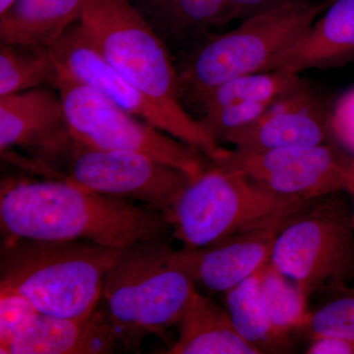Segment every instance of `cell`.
Here are the masks:
<instances>
[{"label": "cell", "instance_id": "obj_1", "mask_svg": "<svg viewBox=\"0 0 354 354\" xmlns=\"http://www.w3.org/2000/svg\"><path fill=\"white\" fill-rule=\"evenodd\" d=\"M0 227L6 241H88L124 249L164 239L171 225L162 212L64 179L9 178L1 183Z\"/></svg>", "mask_w": 354, "mask_h": 354}, {"label": "cell", "instance_id": "obj_2", "mask_svg": "<svg viewBox=\"0 0 354 354\" xmlns=\"http://www.w3.org/2000/svg\"><path fill=\"white\" fill-rule=\"evenodd\" d=\"M121 251L88 241H4L0 291L26 298L39 313L85 318L97 309Z\"/></svg>", "mask_w": 354, "mask_h": 354}, {"label": "cell", "instance_id": "obj_3", "mask_svg": "<svg viewBox=\"0 0 354 354\" xmlns=\"http://www.w3.org/2000/svg\"><path fill=\"white\" fill-rule=\"evenodd\" d=\"M330 1L290 2L247 17L232 31L203 39L177 67L183 106L236 77L272 71Z\"/></svg>", "mask_w": 354, "mask_h": 354}, {"label": "cell", "instance_id": "obj_4", "mask_svg": "<svg viewBox=\"0 0 354 354\" xmlns=\"http://www.w3.org/2000/svg\"><path fill=\"white\" fill-rule=\"evenodd\" d=\"M172 252L164 239L140 242L122 249L104 277L102 311L128 351L178 324L198 291Z\"/></svg>", "mask_w": 354, "mask_h": 354}, {"label": "cell", "instance_id": "obj_5", "mask_svg": "<svg viewBox=\"0 0 354 354\" xmlns=\"http://www.w3.org/2000/svg\"><path fill=\"white\" fill-rule=\"evenodd\" d=\"M310 202L277 194L213 162L191 178L165 214L185 248H204L263 223L297 215Z\"/></svg>", "mask_w": 354, "mask_h": 354}, {"label": "cell", "instance_id": "obj_6", "mask_svg": "<svg viewBox=\"0 0 354 354\" xmlns=\"http://www.w3.org/2000/svg\"><path fill=\"white\" fill-rule=\"evenodd\" d=\"M79 26L120 75L172 113L190 115L169 46L129 0H88Z\"/></svg>", "mask_w": 354, "mask_h": 354}, {"label": "cell", "instance_id": "obj_7", "mask_svg": "<svg viewBox=\"0 0 354 354\" xmlns=\"http://www.w3.org/2000/svg\"><path fill=\"white\" fill-rule=\"evenodd\" d=\"M270 263L309 295L342 290L354 277L351 208L330 199L298 213L279 232Z\"/></svg>", "mask_w": 354, "mask_h": 354}, {"label": "cell", "instance_id": "obj_8", "mask_svg": "<svg viewBox=\"0 0 354 354\" xmlns=\"http://www.w3.org/2000/svg\"><path fill=\"white\" fill-rule=\"evenodd\" d=\"M55 88L76 143L104 150L145 153L180 169L191 178L208 167L209 158L199 149L135 118L90 86L59 78Z\"/></svg>", "mask_w": 354, "mask_h": 354}, {"label": "cell", "instance_id": "obj_9", "mask_svg": "<svg viewBox=\"0 0 354 354\" xmlns=\"http://www.w3.org/2000/svg\"><path fill=\"white\" fill-rule=\"evenodd\" d=\"M50 51L57 64L58 79H72L90 86L135 118L199 149L209 160L218 155L221 147L198 120L172 113L120 75L88 41L79 22Z\"/></svg>", "mask_w": 354, "mask_h": 354}, {"label": "cell", "instance_id": "obj_10", "mask_svg": "<svg viewBox=\"0 0 354 354\" xmlns=\"http://www.w3.org/2000/svg\"><path fill=\"white\" fill-rule=\"evenodd\" d=\"M211 162L277 194L308 202L346 192L354 183V156L332 142L259 153L221 148Z\"/></svg>", "mask_w": 354, "mask_h": 354}, {"label": "cell", "instance_id": "obj_11", "mask_svg": "<svg viewBox=\"0 0 354 354\" xmlns=\"http://www.w3.org/2000/svg\"><path fill=\"white\" fill-rule=\"evenodd\" d=\"M64 179L93 192L145 203L165 214L191 177L145 153L91 148L74 141Z\"/></svg>", "mask_w": 354, "mask_h": 354}, {"label": "cell", "instance_id": "obj_12", "mask_svg": "<svg viewBox=\"0 0 354 354\" xmlns=\"http://www.w3.org/2000/svg\"><path fill=\"white\" fill-rule=\"evenodd\" d=\"M74 140L59 93L44 86L0 97V151L31 156L28 169L57 177L68 162Z\"/></svg>", "mask_w": 354, "mask_h": 354}, {"label": "cell", "instance_id": "obj_13", "mask_svg": "<svg viewBox=\"0 0 354 354\" xmlns=\"http://www.w3.org/2000/svg\"><path fill=\"white\" fill-rule=\"evenodd\" d=\"M330 111L322 95L304 79L257 120L232 132L225 142L248 153L330 143Z\"/></svg>", "mask_w": 354, "mask_h": 354}, {"label": "cell", "instance_id": "obj_14", "mask_svg": "<svg viewBox=\"0 0 354 354\" xmlns=\"http://www.w3.org/2000/svg\"><path fill=\"white\" fill-rule=\"evenodd\" d=\"M295 216L274 218L216 245L197 249L183 247L174 250L172 259L190 274L196 285L225 293L270 262L279 232Z\"/></svg>", "mask_w": 354, "mask_h": 354}, {"label": "cell", "instance_id": "obj_15", "mask_svg": "<svg viewBox=\"0 0 354 354\" xmlns=\"http://www.w3.org/2000/svg\"><path fill=\"white\" fill-rule=\"evenodd\" d=\"M120 344L106 313L97 309L85 318H62L37 313L1 354H102Z\"/></svg>", "mask_w": 354, "mask_h": 354}, {"label": "cell", "instance_id": "obj_16", "mask_svg": "<svg viewBox=\"0 0 354 354\" xmlns=\"http://www.w3.org/2000/svg\"><path fill=\"white\" fill-rule=\"evenodd\" d=\"M354 55V0H332L304 38L272 71L298 74L344 64Z\"/></svg>", "mask_w": 354, "mask_h": 354}, {"label": "cell", "instance_id": "obj_17", "mask_svg": "<svg viewBox=\"0 0 354 354\" xmlns=\"http://www.w3.org/2000/svg\"><path fill=\"white\" fill-rule=\"evenodd\" d=\"M169 46L202 39L241 18L228 0H129Z\"/></svg>", "mask_w": 354, "mask_h": 354}, {"label": "cell", "instance_id": "obj_18", "mask_svg": "<svg viewBox=\"0 0 354 354\" xmlns=\"http://www.w3.org/2000/svg\"><path fill=\"white\" fill-rule=\"evenodd\" d=\"M88 0H16L0 15V41L50 50L80 20Z\"/></svg>", "mask_w": 354, "mask_h": 354}, {"label": "cell", "instance_id": "obj_19", "mask_svg": "<svg viewBox=\"0 0 354 354\" xmlns=\"http://www.w3.org/2000/svg\"><path fill=\"white\" fill-rule=\"evenodd\" d=\"M179 335L169 354H260L235 330L227 310L195 293L179 321Z\"/></svg>", "mask_w": 354, "mask_h": 354}, {"label": "cell", "instance_id": "obj_20", "mask_svg": "<svg viewBox=\"0 0 354 354\" xmlns=\"http://www.w3.org/2000/svg\"><path fill=\"white\" fill-rule=\"evenodd\" d=\"M261 271L225 291V309L237 333L261 353H281L288 348L290 341L279 337L272 329L263 293Z\"/></svg>", "mask_w": 354, "mask_h": 354}, {"label": "cell", "instance_id": "obj_21", "mask_svg": "<svg viewBox=\"0 0 354 354\" xmlns=\"http://www.w3.org/2000/svg\"><path fill=\"white\" fill-rule=\"evenodd\" d=\"M304 79L298 74L283 71L260 72L236 77L200 97L193 106L198 114L213 109L244 104L272 102L295 88Z\"/></svg>", "mask_w": 354, "mask_h": 354}, {"label": "cell", "instance_id": "obj_22", "mask_svg": "<svg viewBox=\"0 0 354 354\" xmlns=\"http://www.w3.org/2000/svg\"><path fill=\"white\" fill-rule=\"evenodd\" d=\"M57 80L50 50L0 44V97L44 86L55 87Z\"/></svg>", "mask_w": 354, "mask_h": 354}, {"label": "cell", "instance_id": "obj_23", "mask_svg": "<svg viewBox=\"0 0 354 354\" xmlns=\"http://www.w3.org/2000/svg\"><path fill=\"white\" fill-rule=\"evenodd\" d=\"M261 281L272 329L288 341L292 330L305 329L308 324L309 295L270 262L261 271Z\"/></svg>", "mask_w": 354, "mask_h": 354}, {"label": "cell", "instance_id": "obj_24", "mask_svg": "<svg viewBox=\"0 0 354 354\" xmlns=\"http://www.w3.org/2000/svg\"><path fill=\"white\" fill-rule=\"evenodd\" d=\"M305 329L312 337L332 335L354 342V293L335 298L310 314Z\"/></svg>", "mask_w": 354, "mask_h": 354}, {"label": "cell", "instance_id": "obj_25", "mask_svg": "<svg viewBox=\"0 0 354 354\" xmlns=\"http://www.w3.org/2000/svg\"><path fill=\"white\" fill-rule=\"evenodd\" d=\"M272 102L232 104L200 113L198 121L218 143L225 142V138L232 132L257 120Z\"/></svg>", "mask_w": 354, "mask_h": 354}, {"label": "cell", "instance_id": "obj_26", "mask_svg": "<svg viewBox=\"0 0 354 354\" xmlns=\"http://www.w3.org/2000/svg\"><path fill=\"white\" fill-rule=\"evenodd\" d=\"M38 313L26 298L7 291H0V349L7 346Z\"/></svg>", "mask_w": 354, "mask_h": 354}, {"label": "cell", "instance_id": "obj_27", "mask_svg": "<svg viewBox=\"0 0 354 354\" xmlns=\"http://www.w3.org/2000/svg\"><path fill=\"white\" fill-rule=\"evenodd\" d=\"M330 124L333 138L354 156V88L335 102L330 111Z\"/></svg>", "mask_w": 354, "mask_h": 354}, {"label": "cell", "instance_id": "obj_28", "mask_svg": "<svg viewBox=\"0 0 354 354\" xmlns=\"http://www.w3.org/2000/svg\"><path fill=\"white\" fill-rule=\"evenodd\" d=\"M307 354H354V342L332 335L312 337Z\"/></svg>", "mask_w": 354, "mask_h": 354}, {"label": "cell", "instance_id": "obj_29", "mask_svg": "<svg viewBox=\"0 0 354 354\" xmlns=\"http://www.w3.org/2000/svg\"><path fill=\"white\" fill-rule=\"evenodd\" d=\"M228 1L235 7L241 19H245L247 17L274 7L290 3V2L306 1V0H228Z\"/></svg>", "mask_w": 354, "mask_h": 354}, {"label": "cell", "instance_id": "obj_30", "mask_svg": "<svg viewBox=\"0 0 354 354\" xmlns=\"http://www.w3.org/2000/svg\"><path fill=\"white\" fill-rule=\"evenodd\" d=\"M16 0H0V15L6 12Z\"/></svg>", "mask_w": 354, "mask_h": 354}, {"label": "cell", "instance_id": "obj_31", "mask_svg": "<svg viewBox=\"0 0 354 354\" xmlns=\"http://www.w3.org/2000/svg\"><path fill=\"white\" fill-rule=\"evenodd\" d=\"M346 193H348L349 196H351V211H353V216L354 221V183L351 187L348 188V190L346 191Z\"/></svg>", "mask_w": 354, "mask_h": 354}]
</instances>
